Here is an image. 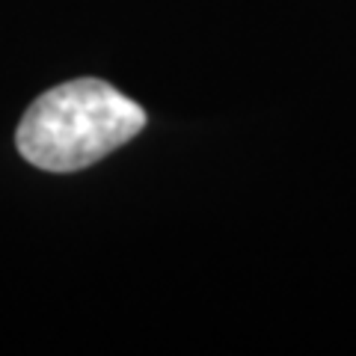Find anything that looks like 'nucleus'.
<instances>
[{
  "label": "nucleus",
  "instance_id": "obj_1",
  "mask_svg": "<svg viewBox=\"0 0 356 356\" xmlns=\"http://www.w3.org/2000/svg\"><path fill=\"white\" fill-rule=\"evenodd\" d=\"M146 128V110L98 77H77L39 95L15 131L24 158L48 172H77Z\"/></svg>",
  "mask_w": 356,
  "mask_h": 356
}]
</instances>
